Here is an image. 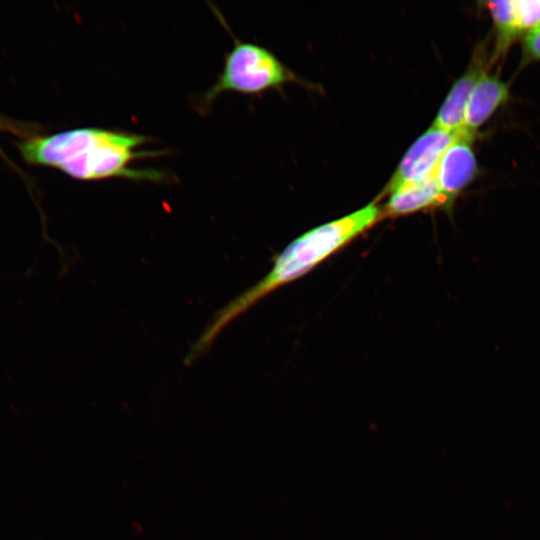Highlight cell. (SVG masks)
Segmentation results:
<instances>
[{
  "label": "cell",
  "mask_w": 540,
  "mask_h": 540,
  "mask_svg": "<svg viewBox=\"0 0 540 540\" xmlns=\"http://www.w3.org/2000/svg\"><path fill=\"white\" fill-rule=\"evenodd\" d=\"M149 141L138 133L81 127L30 137L20 144V152L29 164L52 167L78 180L162 181L164 172L132 166L137 159L163 154L141 149Z\"/></svg>",
  "instance_id": "obj_1"
},
{
  "label": "cell",
  "mask_w": 540,
  "mask_h": 540,
  "mask_svg": "<svg viewBox=\"0 0 540 540\" xmlns=\"http://www.w3.org/2000/svg\"><path fill=\"white\" fill-rule=\"evenodd\" d=\"M383 216L377 201L336 220L317 226L292 241L275 259L271 270L255 285L218 310L188 350L191 365L206 354L220 333L266 295L308 273L329 256L371 228Z\"/></svg>",
  "instance_id": "obj_2"
},
{
  "label": "cell",
  "mask_w": 540,
  "mask_h": 540,
  "mask_svg": "<svg viewBox=\"0 0 540 540\" xmlns=\"http://www.w3.org/2000/svg\"><path fill=\"white\" fill-rule=\"evenodd\" d=\"M294 81H299L298 77L270 50L234 38L232 48L224 56L221 71L202 95L199 106L204 111L224 92L259 94Z\"/></svg>",
  "instance_id": "obj_3"
},
{
  "label": "cell",
  "mask_w": 540,
  "mask_h": 540,
  "mask_svg": "<svg viewBox=\"0 0 540 540\" xmlns=\"http://www.w3.org/2000/svg\"><path fill=\"white\" fill-rule=\"evenodd\" d=\"M460 132H449L431 125L406 151L381 195L433 176L442 155Z\"/></svg>",
  "instance_id": "obj_4"
},
{
  "label": "cell",
  "mask_w": 540,
  "mask_h": 540,
  "mask_svg": "<svg viewBox=\"0 0 540 540\" xmlns=\"http://www.w3.org/2000/svg\"><path fill=\"white\" fill-rule=\"evenodd\" d=\"M474 137L461 130L456 140L442 155L434 177L445 200L446 209L451 210L456 197L476 177L478 166L472 148Z\"/></svg>",
  "instance_id": "obj_5"
},
{
  "label": "cell",
  "mask_w": 540,
  "mask_h": 540,
  "mask_svg": "<svg viewBox=\"0 0 540 540\" xmlns=\"http://www.w3.org/2000/svg\"><path fill=\"white\" fill-rule=\"evenodd\" d=\"M490 62L485 46L475 49L469 65L453 83L432 125L456 133L463 129L470 94L478 81L487 73Z\"/></svg>",
  "instance_id": "obj_6"
},
{
  "label": "cell",
  "mask_w": 540,
  "mask_h": 540,
  "mask_svg": "<svg viewBox=\"0 0 540 540\" xmlns=\"http://www.w3.org/2000/svg\"><path fill=\"white\" fill-rule=\"evenodd\" d=\"M509 97V86L497 74H485L473 88L467 102L462 131L475 136L494 112Z\"/></svg>",
  "instance_id": "obj_7"
},
{
  "label": "cell",
  "mask_w": 540,
  "mask_h": 540,
  "mask_svg": "<svg viewBox=\"0 0 540 540\" xmlns=\"http://www.w3.org/2000/svg\"><path fill=\"white\" fill-rule=\"evenodd\" d=\"M382 209L383 216H405L424 209L444 207L445 200L433 176L401 186L390 192Z\"/></svg>",
  "instance_id": "obj_8"
},
{
  "label": "cell",
  "mask_w": 540,
  "mask_h": 540,
  "mask_svg": "<svg viewBox=\"0 0 540 540\" xmlns=\"http://www.w3.org/2000/svg\"><path fill=\"white\" fill-rule=\"evenodd\" d=\"M486 5L496 30L493 58H497L520 33L516 21L515 1H492Z\"/></svg>",
  "instance_id": "obj_9"
},
{
  "label": "cell",
  "mask_w": 540,
  "mask_h": 540,
  "mask_svg": "<svg viewBox=\"0 0 540 540\" xmlns=\"http://www.w3.org/2000/svg\"><path fill=\"white\" fill-rule=\"evenodd\" d=\"M515 11L519 32H528L540 24V0H517Z\"/></svg>",
  "instance_id": "obj_10"
},
{
  "label": "cell",
  "mask_w": 540,
  "mask_h": 540,
  "mask_svg": "<svg viewBox=\"0 0 540 540\" xmlns=\"http://www.w3.org/2000/svg\"><path fill=\"white\" fill-rule=\"evenodd\" d=\"M523 61H540V24L528 31L523 40Z\"/></svg>",
  "instance_id": "obj_11"
}]
</instances>
